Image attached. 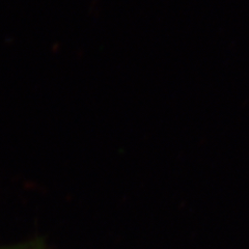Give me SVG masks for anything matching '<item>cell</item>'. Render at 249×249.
<instances>
[]
</instances>
